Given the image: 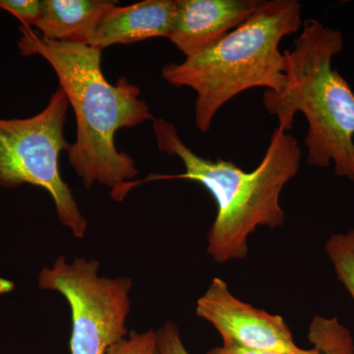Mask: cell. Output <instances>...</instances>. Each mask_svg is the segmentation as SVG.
<instances>
[{
	"label": "cell",
	"instance_id": "obj_7",
	"mask_svg": "<svg viewBox=\"0 0 354 354\" xmlns=\"http://www.w3.org/2000/svg\"><path fill=\"white\" fill-rule=\"evenodd\" d=\"M196 314L216 328L225 346L285 353H297L302 349L295 344L283 317L241 301L220 278H214L197 300Z\"/></svg>",
	"mask_w": 354,
	"mask_h": 354
},
{
	"label": "cell",
	"instance_id": "obj_13",
	"mask_svg": "<svg viewBox=\"0 0 354 354\" xmlns=\"http://www.w3.org/2000/svg\"><path fill=\"white\" fill-rule=\"evenodd\" d=\"M106 354H158L156 330L131 332L124 339L111 346Z\"/></svg>",
	"mask_w": 354,
	"mask_h": 354
},
{
	"label": "cell",
	"instance_id": "obj_9",
	"mask_svg": "<svg viewBox=\"0 0 354 354\" xmlns=\"http://www.w3.org/2000/svg\"><path fill=\"white\" fill-rule=\"evenodd\" d=\"M176 0H145L115 6L95 28L87 46L102 50L114 44H130L152 38H169Z\"/></svg>",
	"mask_w": 354,
	"mask_h": 354
},
{
	"label": "cell",
	"instance_id": "obj_16",
	"mask_svg": "<svg viewBox=\"0 0 354 354\" xmlns=\"http://www.w3.org/2000/svg\"><path fill=\"white\" fill-rule=\"evenodd\" d=\"M207 354H321L318 349H301L297 353H278V351H258V349H250L239 348V346H218L209 351Z\"/></svg>",
	"mask_w": 354,
	"mask_h": 354
},
{
	"label": "cell",
	"instance_id": "obj_10",
	"mask_svg": "<svg viewBox=\"0 0 354 354\" xmlns=\"http://www.w3.org/2000/svg\"><path fill=\"white\" fill-rule=\"evenodd\" d=\"M118 4L111 0H43L35 27L50 41L88 44L104 16Z\"/></svg>",
	"mask_w": 354,
	"mask_h": 354
},
{
	"label": "cell",
	"instance_id": "obj_8",
	"mask_svg": "<svg viewBox=\"0 0 354 354\" xmlns=\"http://www.w3.org/2000/svg\"><path fill=\"white\" fill-rule=\"evenodd\" d=\"M263 0H176L169 41L186 57L205 50L243 24Z\"/></svg>",
	"mask_w": 354,
	"mask_h": 354
},
{
	"label": "cell",
	"instance_id": "obj_14",
	"mask_svg": "<svg viewBox=\"0 0 354 354\" xmlns=\"http://www.w3.org/2000/svg\"><path fill=\"white\" fill-rule=\"evenodd\" d=\"M0 9L15 16L21 26L31 28L41 18L43 0H0Z\"/></svg>",
	"mask_w": 354,
	"mask_h": 354
},
{
	"label": "cell",
	"instance_id": "obj_4",
	"mask_svg": "<svg viewBox=\"0 0 354 354\" xmlns=\"http://www.w3.org/2000/svg\"><path fill=\"white\" fill-rule=\"evenodd\" d=\"M301 9L297 0L263 1L248 20L215 44L162 67L165 81L196 93L195 125L200 131L208 132L216 113L241 93L285 87L286 57L279 43L301 27Z\"/></svg>",
	"mask_w": 354,
	"mask_h": 354
},
{
	"label": "cell",
	"instance_id": "obj_5",
	"mask_svg": "<svg viewBox=\"0 0 354 354\" xmlns=\"http://www.w3.org/2000/svg\"><path fill=\"white\" fill-rule=\"evenodd\" d=\"M68 109L67 95L58 88L41 113L22 120L0 118V188L22 184L44 188L53 198L60 223L83 239L87 218L58 167L60 153L70 147L64 135Z\"/></svg>",
	"mask_w": 354,
	"mask_h": 354
},
{
	"label": "cell",
	"instance_id": "obj_15",
	"mask_svg": "<svg viewBox=\"0 0 354 354\" xmlns=\"http://www.w3.org/2000/svg\"><path fill=\"white\" fill-rule=\"evenodd\" d=\"M158 354H190L184 346L178 328L167 322L156 332Z\"/></svg>",
	"mask_w": 354,
	"mask_h": 354
},
{
	"label": "cell",
	"instance_id": "obj_1",
	"mask_svg": "<svg viewBox=\"0 0 354 354\" xmlns=\"http://www.w3.org/2000/svg\"><path fill=\"white\" fill-rule=\"evenodd\" d=\"M19 31L20 53L39 55L50 64L75 114L76 140L67 150L69 165L86 189L95 184L106 186L120 201L125 186L139 171L134 158L116 148L115 133L155 120L140 88L125 77L109 83L97 48L50 41L24 26Z\"/></svg>",
	"mask_w": 354,
	"mask_h": 354
},
{
	"label": "cell",
	"instance_id": "obj_3",
	"mask_svg": "<svg viewBox=\"0 0 354 354\" xmlns=\"http://www.w3.org/2000/svg\"><path fill=\"white\" fill-rule=\"evenodd\" d=\"M302 25L295 48L285 51V87L266 91L263 102L283 132L292 129L295 114H304L307 162L319 167L333 162L337 176L354 183V92L332 66L344 48V36L319 20Z\"/></svg>",
	"mask_w": 354,
	"mask_h": 354
},
{
	"label": "cell",
	"instance_id": "obj_11",
	"mask_svg": "<svg viewBox=\"0 0 354 354\" xmlns=\"http://www.w3.org/2000/svg\"><path fill=\"white\" fill-rule=\"evenodd\" d=\"M308 339L321 354H354L351 332L335 317L316 316L310 324Z\"/></svg>",
	"mask_w": 354,
	"mask_h": 354
},
{
	"label": "cell",
	"instance_id": "obj_6",
	"mask_svg": "<svg viewBox=\"0 0 354 354\" xmlns=\"http://www.w3.org/2000/svg\"><path fill=\"white\" fill-rule=\"evenodd\" d=\"M97 261L60 256L39 276V288L57 291L71 308V354H106L127 337L132 279L99 276Z\"/></svg>",
	"mask_w": 354,
	"mask_h": 354
},
{
	"label": "cell",
	"instance_id": "obj_12",
	"mask_svg": "<svg viewBox=\"0 0 354 354\" xmlns=\"http://www.w3.org/2000/svg\"><path fill=\"white\" fill-rule=\"evenodd\" d=\"M325 249L337 279L354 300V230L330 235Z\"/></svg>",
	"mask_w": 354,
	"mask_h": 354
},
{
	"label": "cell",
	"instance_id": "obj_2",
	"mask_svg": "<svg viewBox=\"0 0 354 354\" xmlns=\"http://www.w3.org/2000/svg\"><path fill=\"white\" fill-rule=\"evenodd\" d=\"M153 129L158 150L180 158L185 172L176 176L152 174L144 180L134 181L130 187L160 179H186L201 184L218 207L207 249L216 263L245 259L247 239L258 227H283L286 216L279 196L301 165V148L295 136L277 128L259 165L247 172L232 160L200 157L184 144L176 125L169 121L155 120Z\"/></svg>",
	"mask_w": 354,
	"mask_h": 354
}]
</instances>
